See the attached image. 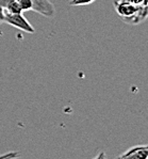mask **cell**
Segmentation results:
<instances>
[{"label": "cell", "instance_id": "obj_1", "mask_svg": "<svg viewBox=\"0 0 148 159\" xmlns=\"http://www.w3.org/2000/svg\"><path fill=\"white\" fill-rule=\"evenodd\" d=\"M114 9L120 19L129 25H139L147 17V6H137L128 0H117Z\"/></svg>", "mask_w": 148, "mask_h": 159}, {"label": "cell", "instance_id": "obj_2", "mask_svg": "<svg viewBox=\"0 0 148 159\" xmlns=\"http://www.w3.org/2000/svg\"><path fill=\"white\" fill-rule=\"evenodd\" d=\"M20 7L21 11H34L46 17L54 15V7L50 0H15Z\"/></svg>", "mask_w": 148, "mask_h": 159}, {"label": "cell", "instance_id": "obj_3", "mask_svg": "<svg viewBox=\"0 0 148 159\" xmlns=\"http://www.w3.org/2000/svg\"><path fill=\"white\" fill-rule=\"evenodd\" d=\"M4 23L9 24V25L15 27L17 29L25 31L27 33H34L35 29L34 27L29 23V20L23 15V12L20 13H10L6 11V15H4Z\"/></svg>", "mask_w": 148, "mask_h": 159}, {"label": "cell", "instance_id": "obj_4", "mask_svg": "<svg viewBox=\"0 0 148 159\" xmlns=\"http://www.w3.org/2000/svg\"><path fill=\"white\" fill-rule=\"evenodd\" d=\"M120 158L147 159L148 158V146L147 145H135L131 148H128L125 153L120 155Z\"/></svg>", "mask_w": 148, "mask_h": 159}, {"label": "cell", "instance_id": "obj_5", "mask_svg": "<svg viewBox=\"0 0 148 159\" xmlns=\"http://www.w3.org/2000/svg\"><path fill=\"white\" fill-rule=\"evenodd\" d=\"M96 0H70V6L79 7V6H89L95 2Z\"/></svg>", "mask_w": 148, "mask_h": 159}, {"label": "cell", "instance_id": "obj_6", "mask_svg": "<svg viewBox=\"0 0 148 159\" xmlns=\"http://www.w3.org/2000/svg\"><path fill=\"white\" fill-rule=\"evenodd\" d=\"M128 1L137 6H147V0H128Z\"/></svg>", "mask_w": 148, "mask_h": 159}, {"label": "cell", "instance_id": "obj_7", "mask_svg": "<svg viewBox=\"0 0 148 159\" xmlns=\"http://www.w3.org/2000/svg\"><path fill=\"white\" fill-rule=\"evenodd\" d=\"M4 15H6V10L2 7H0V25L2 23H4Z\"/></svg>", "mask_w": 148, "mask_h": 159}]
</instances>
